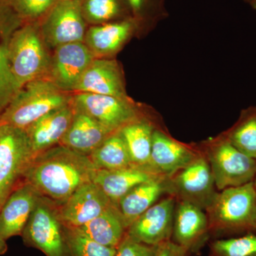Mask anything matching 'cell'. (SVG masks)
<instances>
[{
  "instance_id": "obj_2",
  "label": "cell",
  "mask_w": 256,
  "mask_h": 256,
  "mask_svg": "<svg viewBox=\"0 0 256 256\" xmlns=\"http://www.w3.org/2000/svg\"><path fill=\"white\" fill-rule=\"evenodd\" d=\"M205 212L210 235L254 233L256 188L254 182L217 192Z\"/></svg>"
},
{
  "instance_id": "obj_38",
  "label": "cell",
  "mask_w": 256,
  "mask_h": 256,
  "mask_svg": "<svg viewBox=\"0 0 256 256\" xmlns=\"http://www.w3.org/2000/svg\"></svg>"
},
{
  "instance_id": "obj_17",
  "label": "cell",
  "mask_w": 256,
  "mask_h": 256,
  "mask_svg": "<svg viewBox=\"0 0 256 256\" xmlns=\"http://www.w3.org/2000/svg\"><path fill=\"white\" fill-rule=\"evenodd\" d=\"M22 24L8 0H0V114L20 89L12 72L9 48L13 34Z\"/></svg>"
},
{
  "instance_id": "obj_35",
  "label": "cell",
  "mask_w": 256,
  "mask_h": 256,
  "mask_svg": "<svg viewBox=\"0 0 256 256\" xmlns=\"http://www.w3.org/2000/svg\"><path fill=\"white\" fill-rule=\"evenodd\" d=\"M8 250V245H6V240L3 238L0 234V256L4 255Z\"/></svg>"
},
{
  "instance_id": "obj_13",
  "label": "cell",
  "mask_w": 256,
  "mask_h": 256,
  "mask_svg": "<svg viewBox=\"0 0 256 256\" xmlns=\"http://www.w3.org/2000/svg\"><path fill=\"white\" fill-rule=\"evenodd\" d=\"M84 42H74L58 46L50 57L46 78L62 90L73 94L77 84L94 60Z\"/></svg>"
},
{
  "instance_id": "obj_7",
  "label": "cell",
  "mask_w": 256,
  "mask_h": 256,
  "mask_svg": "<svg viewBox=\"0 0 256 256\" xmlns=\"http://www.w3.org/2000/svg\"><path fill=\"white\" fill-rule=\"evenodd\" d=\"M21 236L26 246L46 256H70L56 204L42 195Z\"/></svg>"
},
{
  "instance_id": "obj_8",
  "label": "cell",
  "mask_w": 256,
  "mask_h": 256,
  "mask_svg": "<svg viewBox=\"0 0 256 256\" xmlns=\"http://www.w3.org/2000/svg\"><path fill=\"white\" fill-rule=\"evenodd\" d=\"M72 104L74 108L88 114L112 132L151 114L130 97L74 92Z\"/></svg>"
},
{
  "instance_id": "obj_18",
  "label": "cell",
  "mask_w": 256,
  "mask_h": 256,
  "mask_svg": "<svg viewBox=\"0 0 256 256\" xmlns=\"http://www.w3.org/2000/svg\"><path fill=\"white\" fill-rule=\"evenodd\" d=\"M139 31L137 22L132 18L92 25L88 28L84 42L94 58H112Z\"/></svg>"
},
{
  "instance_id": "obj_22",
  "label": "cell",
  "mask_w": 256,
  "mask_h": 256,
  "mask_svg": "<svg viewBox=\"0 0 256 256\" xmlns=\"http://www.w3.org/2000/svg\"><path fill=\"white\" fill-rule=\"evenodd\" d=\"M170 194V178L159 176L138 185L120 200L118 207L124 218L126 230L140 216Z\"/></svg>"
},
{
  "instance_id": "obj_5",
  "label": "cell",
  "mask_w": 256,
  "mask_h": 256,
  "mask_svg": "<svg viewBox=\"0 0 256 256\" xmlns=\"http://www.w3.org/2000/svg\"><path fill=\"white\" fill-rule=\"evenodd\" d=\"M198 146L208 161L217 190L222 191L254 182L256 160L238 150L223 133L208 138Z\"/></svg>"
},
{
  "instance_id": "obj_33",
  "label": "cell",
  "mask_w": 256,
  "mask_h": 256,
  "mask_svg": "<svg viewBox=\"0 0 256 256\" xmlns=\"http://www.w3.org/2000/svg\"><path fill=\"white\" fill-rule=\"evenodd\" d=\"M158 246H149L132 240L124 234L116 256H154Z\"/></svg>"
},
{
  "instance_id": "obj_24",
  "label": "cell",
  "mask_w": 256,
  "mask_h": 256,
  "mask_svg": "<svg viewBox=\"0 0 256 256\" xmlns=\"http://www.w3.org/2000/svg\"><path fill=\"white\" fill-rule=\"evenodd\" d=\"M161 124L154 114L127 124L120 130L132 163L148 166L150 160L152 134L154 128Z\"/></svg>"
},
{
  "instance_id": "obj_9",
  "label": "cell",
  "mask_w": 256,
  "mask_h": 256,
  "mask_svg": "<svg viewBox=\"0 0 256 256\" xmlns=\"http://www.w3.org/2000/svg\"><path fill=\"white\" fill-rule=\"evenodd\" d=\"M82 0H58L38 22L40 33L48 48L74 42H84L86 22L82 10Z\"/></svg>"
},
{
  "instance_id": "obj_37",
  "label": "cell",
  "mask_w": 256,
  "mask_h": 256,
  "mask_svg": "<svg viewBox=\"0 0 256 256\" xmlns=\"http://www.w3.org/2000/svg\"><path fill=\"white\" fill-rule=\"evenodd\" d=\"M254 185H255V186L256 188V174L255 178H254Z\"/></svg>"
},
{
  "instance_id": "obj_4",
  "label": "cell",
  "mask_w": 256,
  "mask_h": 256,
  "mask_svg": "<svg viewBox=\"0 0 256 256\" xmlns=\"http://www.w3.org/2000/svg\"><path fill=\"white\" fill-rule=\"evenodd\" d=\"M50 57L38 22L23 23L13 34L9 58L12 72L20 88L32 80L46 78Z\"/></svg>"
},
{
  "instance_id": "obj_34",
  "label": "cell",
  "mask_w": 256,
  "mask_h": 256,
  "mask_svg": "<svg viewBox=\"0 0 256 256\" xmlns=\"http://www.w3.org/2000/svg\"><path fill=\"white\" fill-rule=\"evenodd\" d=\"M186 249L180 246L172 240H166L158 245L154 256H190Z\"/></svg>"
},
{
  "instance_id": "obj_32",
  "label": "cell",
  "mask_w": 256,
  "mask_h": 256,
  "mask_svg": "<svg viewBox=\"0 0 256 256\" xmlns=\"http://www.w3.org/2000/svg\"><path fill=\"white\" fill-rule=\"evenodd\" d=\"M58 0H8L23 23L38 22Z\"/></svg>"
},
{
  "instance_id": "obj_30",
  "label": "cell",
  "mask_w": 256,
  "mask_h": 256,
  "mask_svg": "<svg viewBox=\"0 0 256 256\" xmlns=\"http://www.w3.org/2000/svg\"><path fill=\"white\" fill-rule=\"evenodd\" d=\"M64 229L70 256H116L117 248L98 244L76 228L64 225Z\"/></svg>"
},
{
  "instance_id": "obj_29",
  "label": "cell",
  "mask_w": 256,
  "mask_h": 256,
  "mask_svg": "<svg viewBox=\"0 0 256 256\" xmlns=\"http://www.w3.org/2000/svg\"><path fill=\"white\" fill-rule=\"evenodd\" d=\"M140 30L153 28L168 16L165 0H127Z\"/></svg>"
},
{
  "instance_id": "obj_21",
  "label": "cell",
  "mask_w": 256,
  "mask_h": 256,
  "mask_svg": "<svg viewBox=\"0 0 256 256\" xmlns=\"http://www.w3.org/2000/svg\"><path fill=\"white\" fill-rule=\"evenodd\" d=\"M159 176L149 166L133 164L118 170H98L92 182L118 206L120 200L133 188Z\"/></svg>"
},
{
  "instance_id": "obj_26",
  "label": "cell",
  "mask_w": 256,
  "mask_h": 256,
  "mask_svg": "<svg viewBox=\"0 0 256 256\" xmlns=\"http://www.w3.org/2000/svg\"><path fill=\"white\" fill-rule=\"evenodd\" d=\"M88 156L98 170H118L134 164L120 130L106 138Z\"/></svg>"
},
{
  "instance_id": "obj_14",
  "label": "cell",
  "mask_w": 256,
  "mask_h": 256,
  "mask_svg": "<svg viewBox=\"0 0 256 256\" xmlns=\"http://www.w3.org/2000/svg\"><path fill=\"white\" fill-rule=\"evenodd\" d=\"M112 202L95 183L77 188L65 202L56 204L57 212L66 226L78 228L96 218Z\"/></svg>"
},
{
  "instance_id": "obj_23",
  "label": "cell",
  "mask_w": 256,
  "mask_h": 256,
  "mask_svg": "<svg viewBox=\"0 0 256 256\" xmlns=\"http://www.w3.org/2000/svg\"><path fill=\"white\" fill-rule=\"evenodd\" d=\"M74 109L73 119L60 144L89 156L114 132L88 114Z\"/></svg>"
},
{
  "instance_id": "obj_31",
  "label": "cell",
  "mask_w": 256,
  "mask_h": 256,
  "mask_svg": "<svg viewBox=\"0 0 256 256\" xmlns=\"http://www.w3.org/2000/svg\"><path fill=\"white\" fill-rule=\"evenodd\" d=\"M210 256H256V235L218 239L210 244Z\"/></svg>"
},
{
  "instance_id": "obj_10",
  "label": "cell",
  "mask_w": 256,
  "mask_h": 256,
  "mask_svg": "<svg viewBox=\"0 0 256 256\" xmlns=\"http://www.w3.org/2000/svg\"><path fill=\"white\" fill-rule=\"evenodd\" d=\"M216 188L212 170L203 153L186 168L170 178L169 195L204 210L216 194Z\"/></svg>"
},
{
  "instance_id": "obj_11",
  "label": "cell",
  "mask_w": 256,
  "mask_h": 256,
  "mask_svg": "<svg viewBox=\"0 0 256 256\" xmlns=\"http://www.w3.org/2000/svg\"><path fill=\"white\" fill-rule=\"evenodd\" d=\"M202 154L198 146L176 140L161 124L153 132L148 166L156 174L170 178L186 168Z\"/></svg>"
},
{
  "instance_id": "obj_20",
  "label": "cell",
  "mask_w": 256,
  "mask_h": 256,
  "mask_svg": "<svg viewBox=\"0 0 256 256\" xmlns=\"http://www.w3.org/2000/svg\"><path fill=\"white\" fill-rule=\"evenodd\" d=\"M74 114V107L70 102L45 114L24 130L35 156L60 144Z\"/></svg>"
},
{
  "instance_id": "obj_12",
  "label": "cell",
  "mask_w": 256,
  "mask_h": 256,
  "mask_svg": "<svg viewBox=\"0 0 256 256\" xmlns=\"http://www.w3.org/2000/svg\"><path fill=\"white\" fill-rule=\"evenodd\" d=\"M175 205L176 198L168 195L140 216L128 227L126 235L149 246H158L172 240Z\"/></svg>"
},
{
  "instance_id": "obj_6",
  "label": "cell",
  "mask_w": 256,
  "mask_h": 256,
  "mask_svg": "<svg viewBox=\"0 0 256 256\" xmlns=\"http://www.w3.org/2000/svg\"><path fill=\"white\" fill-rule=\"evenodd\" d=\"M34 156L24 130L0 126V208L24 182L26 170Z\"/></svg>"
},
{
  "instance_id": "obj_27",
  "label": "cell",
  "mask_w": 256,
  "mask_h": 256,
  "mask_svg": "<svg viewBox=\"0 0 256 256\" xmlns=\"http://www.w3.org/2000/svg\"><path fill=\"white\" fill-rule=\"evenodd\" d=\"M222 133L238 150L256 160V106L242 110L236 122Z\"/></svg>"
},
{
  "instance_id": "obj_28",
  "label": "cell",
  "mask_w": 256,
  "mask_h": 256,
  "mask_svg": "<svg viewBox=\"0 0 256 256\" xmlns=\"http://www.w3.org/2000/svg\"><path fill=\"white\" fill-rule=\"evenodd\" d=\"M82 10L86 23L94 25L132 18L127 0H82Z\"/></svg>"
},
{
  "instance_id": "obj_25",
  "label": "cell",
  "mask_w": 256,
  "mask_h": 256,
  "mask_svg": "<svg viewBox=\"0 0 256 256\" xmlns=\"http://www.w3.org/2000/svg\"><path fill=\"white\" fill-rule=\"evenodd\" d=\"M76 228L98 244L112 248L118 246L126 232L122 216L114 204L96 218Z\"/></svg>"
},
{
  "instance_id": "obj_15",
  "label": "cell",
  "mask_w": 256,
  "mask_h": 256,
  "mask_svg": "<svg viewBox=\"0 0 256 256\" xmlns=\"http://www.w3.org/2000/svg\"><path fill=\"white\" fill-rule=\"evenodd\" d=\"M210 236L208 217L204 210L188 202L176 200L173 242L190 254H196Z\"/></svg>"
},
{
  "instance_id": "obj_16",
  "label": "cell",
  "mask_w": 256,
  "mask_h": 256,
  "mask_svg": "<svg viewBox=\"0 0 256 256\" xmlns=\"http://www.w3.org/2000/svg\"><path fill=\"white\" fill-rule=\"evenodd\" d=\"M74 92L129 97L126 92L124 72L118 62L112 58H94L82 74Z\"/></svg>"
},
{
  "instance_id": "obj_1",
  "label": "cell",
  "mask_w": 256,
  "mask_h": 256,
  "mask_svg": "<svg viewBox=\"0 0 256 256\" xmlns=\"http://www.w3.org/2000/svg\"><path fill=\"white\" fill-rule=\"evenodd\" d=\"M97 170L88 156L58 144L34 158L24 182L58 204L80 186L92 182Z\"/></svg>"
},
{
  "instance_id": "obj_36",
  "label": "cell",
  "mask_w": 256,
  "mask_h": 256,
  "mask_svg": "<svg viewBox=\"0 0 256 256\" xmlns=\"http://www.w3.org/2000/svg\"><path fill=\"white\" fill-rule=\"evenodd\" d=\"M248 2L250 3V4L256 9V0H248Z\"/></svg>"
},
{
  "instance_id": "obj_3",
  "label": "cell",
  "mask_w": 256,
  "mask_h": 256,
  "mask_svg": "<svg viewBox=\"0 0 256 256\" xmlns=\"http://www.w3.org/2000/svg\"><path fill=\"white\" fill-rule=\"evenodd\" d=\"M72 94L64 92L46 78L28 82L0 114V126L26 130L48 112L69 105Z\"/></svg>"
},
{
  "instance_id": "obj_19",
  "label": "cell",
  "mask_w": 256,
  "mask_h": 256,
  "mask_svg": "<svg viewBox=\"0 0 256 256\" xmlns=\"http://www.w3.org/2000/svg\"><path fill=\"white\" fill-rule=\"evenodd\" d=\"M41 194L24 182L0 208V234L5 240L21 236Z\"/></svg>"
}]
</instances>
